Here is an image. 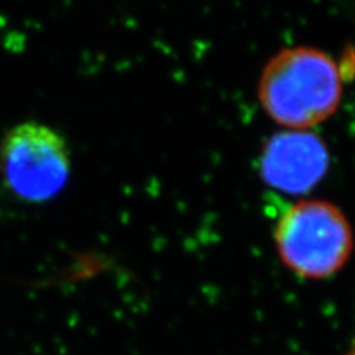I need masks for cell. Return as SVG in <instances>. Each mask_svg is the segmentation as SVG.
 <instances>
[{
    "instance_id": "6da1fadb",
    "label": "cell",
    "mask_w": 355,
    "mask_h": 355,
    "mask_svg": "<svg viewBox=\"0 0 355 355\" xmlns=\"http://www.w3.org/2000/svg\"><path fill=\"white\" fill-rule=\"evenodd\" d=\"M259 99L277 123L291 130L313 128L329 119L342 99V76L327 53L288 48L265 65Z\"/></svg>"
},
{
    "instance_id": "7a4b0ae2",
    "label": "cell",
    "mask_w": 355,
    "mask_h": 355,
    "mask_svg": "<svg viewBox=\"0 0 355 355\" xmlns=\"http://www.w3.org/2000/svg\"><path fill=\"white\" fill-rule=\"evenodd\" d=\"M274 243L286 268L313 282L335 277L354 252L348 218L324 200H302L288 206L275 224Z\"/></svg>"
},
{
    "instance_id": "3957f363",
    "label": "cell",
    "mask_w": 355,
    "mask_h": 355,
    "mask_svg": "<svg viewBox=\"0 0 355 355\" xmlns=\"http://www.w3.org/2000/svg\"><path fill=\"white\" fill-rule=\"evenodd\" d=\"M3 184L21 202H51L71 176V155L60 132L26 121L10 129L0 144Z\"/></svg>"
},
{
    "instance_id": "277c9868",
    "label": "cell",
    "mask_w": 355,
    "mask_h": 355,
    "mask_svg": "<svg viewBox=\"0 0 355 355\" xmlns=\"http://www.w3.org/2000/svg\"><path fill=\"white\" fill-rule=\"evenodd\" d=\"M330 164L329 151L314 133L287 130L274 135L262 151L261 175L270 187L288 194L313 190Z\"/></svg>"
}]
</instances>
